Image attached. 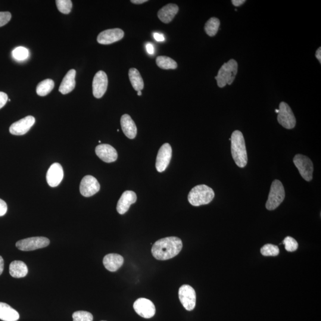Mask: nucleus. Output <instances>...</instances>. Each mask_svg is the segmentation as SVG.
<instances>
[{
	"label": "nucleus",
	"mask_w": 321,
	"mask_h": 321,
	"mask_svg": "<svg viewBox=\"0 0 321 321\" xmlns=\"http://www.w3.org/2000/svg\"><path fill=\"white\" fill-rule=\"evenodd\" d=\"M182 248V240L177 237H168L156 242L152 246L151 252L155 259L165 261L177 256Z\"/></svg>",
	"instance_id": "f257e3e1"
},
{
	"label": "nucleus",
	"mask_w": 321,
	"mask_h": 321,
	"mask_svg": "<svg viewBox=\"0 0 321 321\" xmlns=\"http://www.w3.org/2000/svg\"><path fill=\"white\" fill-rule=\"evenodd\" d=\"M230 139L233 160L237 166L244 168L248 163V154L244 135L241 131L235 130Z\"/></svg>",
	"instance_id": "f03ea898"
},
{
	"label": "nucleus",
	"mask_w": 321,
	"mask_h": 321,
	"mask_svg": "<svg viewBox=\"0 0 321 321\" xmlns=\"http://www.w3.org/2000/svg\"><path fill=\"white\" fill-rule=\"evenodd\" d=\"M215 197L213 189L205 185L193 188L188 195L189 203L195 207L210 204Z\"/></svg>",
	"instance_id": "7ed1b4c3"
},
{
	"label": "nucleus",
	"mask_w": 321,
	"mask_h": 321,
	"mask_svg": "<svg viewBox=\"0 0 321 321\" xmlns=\"http://www.w3.org/2000/svg\"><path fill=\"white\" fill-rule=\"evenodd\" d=\"M238 71V64L233 59L224 63L220 68L217 76L215 77L217 85L220 88H223L226 85H232L235 79Z\"/></svg>",
	"instance_id": "20e7f679"
},
{
	"label": "nucleus",
	"mask_w": 321,
	"mask_h": 321,
	"mask_svg": "<svg viewBox=\"0 0 321 321\" xmlns=\"http://www.w3.org/2000/svg\"><path fill=\"white\" fill-rule=\"evenodd\" d=\"M285 198V188L281 182L275 180L271 185L269 198L266 203L268 210L273 211L278 208Z\"/></svg>",
	"instance_id": "39448f33"
},
{
	"label": "nucleus",
	"mask_w": 321,
	"mask_h": 321,
	"mask_svg": "<svg viewBox=\"0 0 321 321\" xmlns=\"http://www.w3.org/2000/svg\"><path fill=\"white\" fill-rule=\"evenodd\" d=\"M294 163L301 175L308 182L313 178L314 165L310 158L302 154L295 155Z\"/></svg>",
	"instance_id": "423d86ee"
},
{
	"label": "nucleus",
	"mask_w": 321,
	"mask_h": 321,
	"mask_svg": "<svg viewBox=\"0 0 321 321\" xmlns=\"http://www.w3.org/2000/svg\"><path fill=\"white\" fill-rule=\"evenodd\" d=\"M49 243V240L44 237H33L18 241L15 246L21 251H32L45 248Z\"/></svg>",
	"instance_id": "0eeeda50"
},
{
	"label": "nucleus",
	"mask_w": 321,
	"mask_h": 321,
	"mask_svg": "<svg viewBox=\"0 0 321 321\" xmlns=\"http://www.w3.org/2000/svg\"><path fill=\"white\" fill-rule=\"evenodd\" d=\"M279 112L277 120L280 124L287 129H294L296 124V120L290 106L285 102H282L279 105Z\"/></svg>",
	"instance_id": "6e6552de"
},
{
	"label": "nucleus",
	"mask_w": 321,
	"mask_h": 321,
	"mask_svg": "<svg viewBox=\"0 0 321 321\" xmlns=\"http://www.w3.org/2000/svg\"><path fill=\"white\" fill-rule=\"evenodd\" d=\"M179 297L181 303L187 311L194 310L196 306V296L195 290L189 285H183L179 289Z\"/></svg>",
	"instance_id": "1a4fd4ad"
},
{
	"label": "nucleus",
	"mask_w": 321,
	"mask_h": 321,
	"mask_svg": "<svg viewBox=\"0 0 321 321\" xmlns=\"http://www.w3.org/2000/svg\"><path fill=\"white\" fill-rule=\"evenodd\" d=\"M172 157V148L169 143H164L159 149L155 167L158 172L162 173L167 169Z\"/></svg>",
	"instance_id": "9d476101"
},
{
	"label": "nucleus",
	"mask_w": 321,
	"mask_h": 321,
	"mask_svg": "<svg viewBox=\"0 0 321 321\" xmlns=\"http://www.w3.org/2000/svg\"><path fill=\"white\" fill-rule=\"evenodd\" d=\"M133 308L139 316L144 319H151L155 314L156 309L154 304L147 299H137L133 304Z\"/></svg>",
	"instance_id": "9b49d317"
},
{
	"label": "nucleus",
	"mask_w": 321,
	"mask_h": 321,
	"mask_svg": "<svg viewBox=\"0 0 321 321\" xmlns=\"http://www.w3.org/2000/svg\"><path fill=\"white\" fill-rule=\"evenodd\" d=\"M108 77L104 71H99L93 77L92 82L93 95L96 98H101L107 91Z\"/></svg>",
	"instance_id": "f8f14e48"
},
{
	"label": "nucleus",
	"mask_w": 321,
	"mask_h": 321,
	"mask_svg": "<svg viewBox=\"0 0 321 321\" xmlns=\"http://www.w3.org/2000/svg\"><path fill=\"white\" fill-rule=\"evenodd\" d=\"M100 190V185L98 180L92 176H86L81 181L80 192L85 197H90Z\"/></svg>",
	"instance_id": "ddd939ff"
},
{
	"label": "nucleus",
	"mask_w": 321,
	"mask_h": 321,
	"mask_svg": "<svg viewBox=\"0 0 321 321\" xmlns=\"http://www.w3.org/2000/svg\"><path fill=\"white\" fill-rule=\"evenodd\" d=\"M35 123V118L31 116H27L12 124L9 130L12 135H23L27 133Z\"/></svg>",
	"instance_id": "4468645a"
},
{
	"label": "nucleus",
	"mask_w": 321,
	"mask_h": 321,
	"mask_svg": "<svg viewBox=\"0 0 321 321\" xmlns=\"http://www.w3.org/2000/svg\"><path fill=\"white\" fill-rule=\"evenodd\" d=\"M124 35V31L119 28L107 29L102 31L99 34L97 41L102 45L111 44L122 39Z\"/></svg>",
	"instance_id": "2eb2a0df"
},
{
	"label": "nucleus",
	"mask_w": 321,
	"mask_h": 321,
	"mask_svg": "<svg viewBox=\"0 0 321 321\" xmlns=\"http://www.w3.org/2000/svg\"><path fill=\"white\" fill-rule=\"evenodd\" d=\"M64 177L63 167L60 164L54 163L49 167L46 173V181L49 186L52 188L60 185Z\"/></svg>",
	"instance_id": "dca6fc26"
},
{
	"label": "nucleus",
	"mask_w": 321,
	"mask_h": 321,
	"mask_svg": "<svg viewBox=\"0 0 321 321\" xmlns=\"http://www.w3.org/2000/svg\"><path fill=\"white\" fill-rule=\"evenodd\" d=\"M95 153L105 163H110L117 160V152L113 146L108 144H101L96 146Z\"/></svg>",
	"instance_id": "f3484780"
},
{
	"label": "nucleus",
	"mask_w": 321,
	"mask_h": 321,
	"mask_svg": "<svg viewBox=\"0 0 321 321\" xmlns=\"http://www.w3.org/2000/svg\"><path fill=\"white\" fill-rule=\"evenodd\" d=\"M137 201L135 192L131 191L124 192L121 195L117 205V211L118 213L123 215L129 210L131 205L135 204Z\"/></svg>",
	"instance_id": "a211bd4d"
},
{
	"label": "nucleus",
	"mask_w": 321,
	"mask_h": 321,
	"mask_svg": "<svg viewBox=\"0 0 321 321\" xmlns=\"http://www.w3.org/2000/svg\"><path fill=\"white\" fill-rule=\"evenodd\" d=\"M120 123L124 135L130 139L135 138L137 135V127L129 115L124 114L121 116Z\"/></svg>",
	"instance_id": "6ab92c4d"
},
{
	"label": "nucleus",
	"mask_w": 321,
	"mask_h": 321,
	"mask_svg": "<svg viewBox=\"0 0 321 321\" xmlns=\"http://www.w3.org/2000/svg\"><path fill=\"white\" fill-rule=\"evenodd\" d=\"M123 257L117 254H108L103 260V264L105 269L111 272L117 271L123 266Z\"/></svg>",
	"instance_id": "aec40b11"
},
{
	"label": "nucleus",
	"mask_w": 321,
	"mask_h": 321,
	"mask_svg": "<svg viewBox=\"0 0 321 321\" xmlns=\"http://www.w3.org/2000/svg\"><path fill=\"white\" fill-rule=\"evenodd\" d=\"M179 8L175 4H168L158 12L159 19L164 23H169L178 13Z\"/></svg>",
	"instance_id": "412c9836"
},
{
	"label": "nucleus",
	"mask_w": 321,
	"mask_h": 321,
	"mask_svg": "<svg viewBox=\"0 0 321 321\" xmlns=\"http://www.w3.org/2000/svg\"><path fill=\"white\" fill-rule=\"evenodd\" d=\"M76 73L75 70L71 69L65 74L63 81H62L60 88H59V91H60L62 94H67V93L72 91L74 88H75Z\"/></svg>",
	"instance_id": "4be33fe9"
},
{
	"label": "nucleus",
	"mask_w": 321,
	"mask_h": 321,
	"mask_svg": "<svg viewBox=\"0 0 321 321\" xmlns=\"http://www.w3.org/2000/svg\"><path fill=\"white\" fill-rule=\"evenodd\" d=\"M19 318V314L10 305L0 302V320L3 321H17Z\"/></svg>",
	"instance_id": "5701e85b"
},
{
	"label": "nucleus",
	"mask_w": 321,
	"mask_h": 321,
	"mask_svg": "<svg viewBox=\"0 0 321 321\" xmlns=\"http://www.w3.org/2000/svg\"><path fill=\"white\" fill-rule=\"evenodd\" d=\"M9 272L14 278L20 279L27 275L28 269L26 264L23 261H14L12 262L9 267Z\"/></svg>",
	"instance_id": "b1692460"
},
{
	"label": "nucleus",
	"mask_w": 321,
	"mask_h": 321,
	"mask_svg": "<svg viewBox=\"0 0 321 321\" xmlns=\"http://www.w3.org/2000/svg\"><path fill=\"white\" fill-rule=\"evenodd\" d=\"M129 79L134 89L141 91L144 88V83L139 71L135 68H131L129 71Z\"/></svg>",
	"instance_id": "393cba45"
},
{
	"label": "nucleus",
	"mask_w": 321,
	"mask_h": 321,
	"mask_svg": "<svg viewBox=\"0 0 321 321\" xmlns=\"http://www.w3.org/2000/svg\"><path fill=\"white\" fill-rule=\"evenodd\" d=\"M54 82L52 79H48L39 83L36 87L37 94L40 96L47 95L54 89Z\"/></svg>",
	"instance_id": "a878e982"
},
{
	"label": "nucleus",
	"mask_w": 321,
	"mask_h": 321,
	"mask_svg": "<svg viewBox=\"0 0 321 321\" xmlns=\"http://www.w3.org/2000/svg\"><path fill=\"white\" fill-rule=\"evenodd\" d=\"M156 63L162 69H176L177 67L176 62L167 56H158L156 59Z\"/></svg>",
	"instance_id": "bb28decb"
},
{
	"label": "nucleus",
	"mask_w": 321,
	"mask_h": 321,
	"mask_svg": "<svg viewBox=\"0 0 321 321\" xmlns=\"http://www.w3.org/2000/svg\"><path fill=\"white\" fill-rule=\"evenodd\" d=\"M220 25V21L216 17H211L207 21L205 25V30L207 35L210 36H214L219 31Z\"/></svg>",
	"instance_id": "cd10ccee"
},
{
	"label": "nucleus",
	"mask_w": 321,
	"mask_h": 321,
	"mask_svg": "<svg viewBox=\"0 0 321 321\" xmlns=\"http://www.w3.org/2000/svg\"><path fill=\"white\" fill-rule=\"evenodd\" d=\"M261 253L265 257H276L280 254L278 246L272 244H267L261 249Z\"/></svg>",
	"instance_id": "c85d7f7f"
},
{
	"label": "nucleus",
	"mask_w": 321,
	"mask_h": 321,
	"mask_svg": "<svg viewBox=\"0 0 321 321\" xmlns=\"http://www.w3.org/2000/svg\"><path fill=\"white\" fill-rule=\"evenodd\" d=\"M58 10L61 13L67 14L70 13L72 8V1L70 0H57L55 1Z\"/></svg>",
	"instance_id": "c756f323"
},
{
	"label": "nucleus",
	"mask_w": 321,
	"mask_h": 321,
	"mask_svg": "<svg viewBox=\"0 0 321 321\" xmlns=\"http://www.w3.org/2000/svg\"><path fill=\"white\" fill-rule=\"evenodd\" d=\"M73 321H93V316L86 311H79L73 314Z\"/></svg>",
	"instance_id": "7c9ffc66"
},
{
	"label": "nucleus",
	"mask_w": 321,
	"mask_h": 321,
	"mask_svg": "<svg viewBox=\"0 0 321 321\" xmlns=\"http://www.w3.org/2000/svg\"><path fill=\"white\" fill-rule=\"evenodd\" d=\"M28 55H29V52L26 48L23 47V46H18L12 52V55L14 58L19 61L25 60L27 58Z\"/></svg>",
	"instance_id": "2f4dec72"
},
{
	"label": "nucleus",
	"mask_w": 321,
	"mask_h": 321,
	"mask_svg": "<svg viewBox=\"0 0 321 321\" xmlns=\"http://www.w3.org/2000/svg\"><path fill=\"white\" fill-rule=\"evenodd\" d=\"M283 244L285 245L286 250L291 252L297 250L299 246L297 241L291 236L286 237L283 241Z\"/></svg>",
	"instance_id": "473e14b6"
},
{
	"label": "nucleus",
	"mask_w": 321,
	"mask_h": 321,
	"mask_svg": "<svg viewBox=\"0 0 321 321\" xmlns=\"http://www.w3.org/2000/svg\"><path fill=\"white\" fill-rule=\"evenodd\" d=\"M11 14L8 11H0V27L5 25L11 20Z\"/></svg>",
	"instance_id": "72a5a7b5"
},
{
	"label": "nucleus",
	"mask_w": 321,
	"mask_h": 321,
	"mask_svg": "<svg viewBox=\"0 0 321 321\" xmlns=\"http://www.w3.org/2000/svg\"><path fill=\"white\" fill-rule=\"evenodd\" d=\"M7 211V205L5 202L0 199V217L4 216Z\"/></svg>",
	"instance_id": "f704fd0d"
},
{
	"label": "nucleus",
	"mask_w": 321,
	"mask_h": 321,
	"mask_svg": "<svg viewBox=\"0 0 321 321\" xmlns=\"http://www.w3.org/2000/svg\"><path fill=\"white\" fill-rule=\"evenodd\" d=\"M8 99V95L5 93L0 92V109L4 107Z\"/></svg>",
	"instance_id": "c9c22d12"
},
{
	"label": "nucleus",
	"mask_w": 321,
	"mask_h": 321,
	"mask_svg": "<svg viewBox=\"0 0 321 321\" xmlns=\"http://www.w3.org/2000/svg\"><path fill=\"white\" fill-rule=\"evenodd\" d=\"M146 48L149 54L153 55L154 54V47L151 43H148L146 45Z\"/></svg>",
	"instance_id": "e433bc0d"
},
{
	"label": "nucleus",
	"mask_w": 321,
	"mask_h": 321,
	"mask_svg": "<svg viewBox=\"0 0 321 321\" xmlns=\"http://www.w3.org/2000/svg\"><path fill=\"white\" fill-rule=\"evenodd\" d=\"M154 37L156 40L158 42H163L165 40V38L163 34L155 32L154 33Z\"/></svg>",
	"instance_id": "4c0bfd02"
},
{
	"label": "nucleus",
	"mask_w": 321,
	"mask_h": 321,
	"mask_svg": "<svg viewBox=\"0 0 321 321\" xmlns=\"http://www.w3.org/2000/svg\"><path fill=\"white\" fill-rule=\"evenodd\" d=\"M232 4L236 6V7H239V6L244 4L246 2L245 0H233Z\"/></svg>",
	"instance_id": "58836bf2"
},
{
	"label": "nucleus",
	"mask_w": 321,
	"mask_h": 321,
	"mask_svg": "<svg viewBox=\"0 0 321 321\" xmlns=\"http://www.w3.org/2000/svg\"><path fill=\"white\" fill-rule=\"evenodd\" d=\"M4 270V260L2 257L0 256V276L1 275Z\"/></svg>",
	"instance_id": "ea45409f"
},
{
	"label": "nucleus",
	"mask_w": 321,
	"mask_h": 321,
	"mask_svg": "<svg viewBox=\"0 0 321 321\" xmlns=\"http://www.w3.org/2000/svg\"><path fill=\"white\" fill-rule=\"evenodd\" d=\"M147 1H148V0H132V1H131V2L133 3V4H143V3H144Z\"/></svg>",
	"instance_id": "a19ab883"
},
{
	"label": "nucleus",
	"mask_w": 321,
	"mask_h": 321,
	"mask_svg": "<svg viewBox=\"0 0 321 321\" xmlns=\"http://www.w3.org/2000/svg\"><path fill=\"white\" fill-rule=\"evenodd\" d=\"M316 57L318 60H319L320 63H321V47L318 49V50L316 52Z\"/></svg>",
	"instance_id": "79ce46f5"
},
{
	"label": "nucleus",
	"mask_w": 321,
	"mask_h": 321,
	"mask_svg": "<svg viewBox=\"0 0 321 321\" xmlns=\"http://www.w3.org/2000/svg\"><path fill=\"white\" fill-rule=\"evenodd\" d=\"M138 95L139 96H141V95H142V92H141V91H138Z\"/></svg>",
	"instance_id": "37998d69"
},
{
	"label": "nucleus",
	"mask_w": 321,
	"mask_h": 321,
	"mask_svg": "<svg viewBox=\"0 0 321 321\" xmlns=\"http://www.w3.org/2000/svg\"><path fill=\"white\" fill-rule=\"evenodd\" d=\"M279 109H276V113H277V114H278V113H279Z\"/></svg>",
	"instance_id": "c03bdc74"
},
{
	"label": "nucleus",
	"mask_w": 321,
	"mask_h": 321,
	"mask_svg": "<svg viewBox=\"0 0 321 321\" xmlns=\"http://www.w3.org/2000/svg\"></svg>",
	"instance_id": "a18cd8bd"
}]
</instances>
